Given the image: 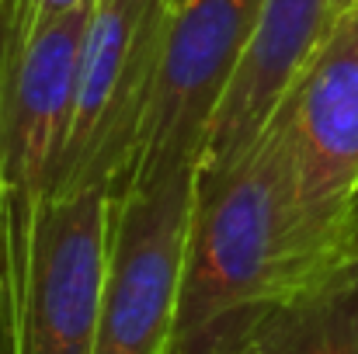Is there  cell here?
<instances>
[{
    "label": "cell",
    "mask_w": 358,
    "mask_h": 354,
    "mask_svg": "<svg viewBox=\"0 0 358 354\" xmlns=\"http://www.w3.org/2000/svg\"><path fill=\"white\" fill-rule=\"evenodd\" d=\"M345 271H358L345 233L317 230L303 209L278 105L230 167H199L174 354H243L271 313Z\"/></svg>",
    "instance_id": "1"
},
{
    "label": "cell",
    "mask_w": 358,
    "mask_h": 354,
    "mask_svg": "<svg viewBox=\"0 0 358 354\" xmlns=\"http://www.w3.org/2000/svg\"><path fill=\"white\" fill-rule=\"evenodd\" d=\"M115 191L0 198V354H94Z\"/></svg>",
    "instance_id": "2"
},
{
    "label": "cell",
    "mask_w": 358,
    "mask_h": 354,
    "mask_svg": "<svg viewBox=\"0 0 358 354\" xmlns=\"http://www.w3.org/2000/svg\"><path fill=\"white\" fill-rule=\"evenodd\" d=\"M167 17L164 0H94L52 195L125 188L157 91Z\"/></svg>",
    "instance_id": "3"
},
{
    "label": "cell",
    "mask_w": 358,
    "mask_h": 354,
    "mask_svg": "<svg viewBox=\"0 0 358 354\" xmlns=\"http://www.w3.org/2000/svg\"><path fill=\"white\" fill-rule=\"evenodd\" d=\"M199 167L115 191L94 354H174Z\"/></svg>",
    "instance_id": "4"
},
{
    "label": "cell",
    "mask_w": 358,
    "mask_h": 354,
    "mask_svg": "<svg viewBox=\"0 0 358 354\" xmlns=\"http://www.w3.org/2000/svg\"><path fill=\"white\" fill-rule=\"evenodd\" d=\"M261 10L264 0H185L171 10L153 105L125 188L164 170L199 167Z\"/></svg>",
    "instance_id": "5"
},
{
    "label": "cell",
    "mask_w": 358,
    "mask_h": 354,
    "mask_svg": "<svg viewBox=\"0 0 358 354\" xmlns=\"http://www.w3.org/2000/svg\"><path fill=\"white\" fill-rule=\"evenodd\" d=\"M299 198L324 233H345L358 188V3L331 21L285 94Z\"/></svg>",
    "instance_id": "6"
},
{
    "label": "cell",
    "mask_w": 358,
    "mask_h": 354,
    "mask_svg": "<svg viewBox=\"0 0 358 354\" xmlns=\"http://www.w3.org/2000/svg\"><path fill=\"white\" fill-rule=\"evenodd\" d=\"M327 28L331 0H264L250 49L237 66L209 128L199 160L202 170L230 167L254 146V139L275 118Z\"/></svg>",
    "instance_id": "7"
},
{
    "label": "cell",
    "mask_w": 358,
    "mask_h": 354,
    "mask_svg": "<svg viewBox=\"0 0 358 354\" xmlns=\"http://www.w3.org/2000/svg\"><path fill=\"white\" fill-rule=\"evenodd\" d=\"M243 354H358V271H345L271 313Z\"/></svg>",
    "instance_id": "8"
},
{
    "label": "cell",
    "mask_w": 358,
    "mask_h": 354,
    "mask_svg": "<svg viewBox=\"0 0 358 354\" xmlns=\"http://www.w3.org/2000/svg\"><path fill=\"white\" fill-rule=\"evenodd\" d=\"M91 3L94 0H31V17L35 21H52V17H63V14L91 7Z\"/></svg>",
    "instance_id": "9"
},
{
    "label": "cell",
    "mask_w": 358,
    "mask_h": 354,
    "mask_svg": "<svg viewBox=\"0 0 358 354\" xmlns=\"http://www.w3.org/2000/svg\"><path fill=\"white\" fill-rule=\"evenodd\" d=\"M345 239H348V253L358 264V188L348 202V212H345Z\"/></svg>",
    "instance_id": "10"
},
{
    "label": "cell",
    "mask_w": 358,
    "mask_h": 354,
    "mask_svg": "<svg viewBox=\"0 0 358 354\" xmlns=\"http://www.w3.org/2000/svg\"><path fill=\"white\" fill-rule=\"evenodd\" d=\"M358 0H331V21L338 17V14H345L348 7H355Z\"/></svg>",
    "instance_id": "11"
},
{
    "label": "cell",
    "mask_w": 358,
    "mask_h": 354,
    "mask_svg": "<svg viewBox=\"0 0 358 354\" xmlns=\"http://www.w3.org/2000/svg\"><path fill=\"white\" fill-rule=\"evenodd\" d=\"M164 3H167V7H171V10H174V7H181V3H185V0H164Z\"/></svg>",
    "instance_id": "12"
}]
</instances>
